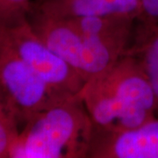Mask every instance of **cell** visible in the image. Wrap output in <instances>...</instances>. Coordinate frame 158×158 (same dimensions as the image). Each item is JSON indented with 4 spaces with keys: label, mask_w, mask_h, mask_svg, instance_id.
<instances>
[{
    "label": "cell",
    "mask_w": 158,
    "mask_h": 158,
    "mask_svg": "<svg viewBox=\"0 0 158 158\" xmlns=\"http://www.w3.org/2000/svg\"><path fill=\"white\" fill-rule=\"evenodd\" d=\"M79 95L98 131L132 129L157 117L149 81L137 59L130 54L87 82Z\"/></svg>",
    "instance_id": "1"
},
{
    "label": "cell",
    "mask_w": 158,
    "mask_h": 158,
    "mask_svg": "<svg viewBox=\"0 0 158 158\" xmlns=\"http://www.w3.org/2000/svg\"><path fill=\"white\" fill-rule=\"evenodd\" d=\"M94 126L80 95L36 113L21 127L10 158H88Z\"/></svg>",
    "instance_id": "2"
},
{
    "label": "cell",
    "mask_w": 158,
    "mask_h": 158,
    "mask_svg": "<svg viewBox=\"0 0 158 158\" xmlns=\"http://www.w3.org/2000/svg\"><path fill=\"white\" fill-rule=\"evenodd\" d=\"M27 20L40 39L86 83L107 71L126 55L84 34L66 19L50 17L32 9Z\"/></svg>",
    "instance_id": "3"
},
{
    "label": "cell",
    "mask_w": 158,
    "mask_h": 158,
    "mask_svg": "<svg viewBox=\"0 0 158 158\" xmlns=\"http://www.w3.org/2000/svg\"><path fill=\"white\" fill-rule=\"evenodd\" d=\"M69 97L48 85L0 32V99L19 130L36 113Z\"/></svg>",
    "instance_id": "4"
},
{
    "label": "cell",
    "mask_w": 158,
    "mask_h": 158,
    "mask_svg": "<svg viewBox=\"0 0 158 158\" xmlns=\"http://www.w3.org/2000/svg\"><path fill=\"white\" fill-rule=\"evenodd\" d=\"M0 32L19 56L54 90L66 96L80 94L86 82L40 39L27 19L0 26Z\"/></svg>",
    "instance_id": "5"
},
{
    "label": "cell",
    "mask_w": 158,
    "mask_h": 158,
    "mask_svg": "<svg viewBox=\"0 0 158 158\" xmlns=\"http://www.w3.org/2000/svg\"><path fill=\"white\" fill-rule=\"evenodd\" d=\"M88 158H158V117L120 132L94 129Z\"/></svg>",
    "instance_id": "6"
},
{
    "label": "cell",
    "mask_w": 158,
    "mask_h": 158,
    "mask_svg": "<svg viewBox=\"0 0 158 158\" xmlns=\"http://www.w3.org/2000/svg\"><path fill=\"white\" fill-rule=\"evenodd\" d=\"M32 9L54 18L119 15L141 19L140 0H35Z\"/></svg>",
    "instance_id": "7"
},
{
    "label": "cell",
    "mask_w": 158,
    "mask_h": 158,
    "mask_svg": "<svg viewBox=\"0 0 158 158\" xmlns=\"http://www.w3.org/2000/svg\"><path fill=\"white\" fill-rule=\"evenodd\" d=\"M66 19L84 34L126 54L139 19L119 15H96L66 18Z\"/></svg>",
    "instance_id": "8"
},
{
    "label": "cell",
    "mask_w": 158,
    "mask_h": 158,
    "mask_svg": "<svg viewBox=\"0 0 158 158\" xmlns=\"http://www.w3.org/2000/svg\"><path fill=\"white\" fill-rule=\"evenodd\" d=\"M126 54L135 57L146 74L156 98L158 117V23L139 19Z\"/></svg>",
    "instance_id": "9"
},
{
    "label": "cell",
    "mask_w": 158,
    "mask_h": 158,
    "mask_svg": "<svg viewBox=\"0 0 158 158\" xmlns=\"http://www.w3.org/2000/svg\"><path fill=\"white\" fill-rule=\"evenodd\" d=\"M19 133L14 119L6 111L0 99V158H10V153Z\"/></svg>",
    "instance_id": "10"
},
{
    "label": "cell",
    "mask_w": 158,
    "mask_h": 158,
    "mask_svg": "<svg viewBox=\"0 0 158 158\" xmlns=\"http://www.w3.org/2000/svg\"><path fill=\"white\" fill-rule=\"evenodd\" d=\"M35 0H0V26L27 19Z\"/></svg>",
    "instance_id": "11"
},
{
    "label": "cell",
    "mask_w": 158,
    "mask_h": 158,
    "mask_svg": "<svg viewBox=\"0 0 158 158\" xmlns=\"http://www.w3.org/2000/svg\"><path fill=\"white\" fill-rule=\"evenodd\" d=\"M142 18L158 23V0H140Z\"/></svg>",
    "instance_id": "12"
}]
</instances>
